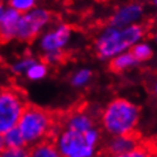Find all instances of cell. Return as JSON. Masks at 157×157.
<instances>
[{
    "label": "cell",
    "instance_id": "13",
    "mask_svg": "<svg viewBox=\"0 0 157 157\" xmlns=\"http://www.w3.org/2000/svg\"><path fill=\"white\" fill-rule=\"evenodd\" d=\"M2 139H4L5 148H22V147H28L24 138L21 133L17 126L10 129L7 131L6 133L2 134Z\"/></svg>",
    "mask_w": 157,
    "mask_h": 157
},
{
    "label": "cell",
    "instance_id": "12",
    "mask_svg": "<svg viewBox=\"0 0 157 157\" xmlns=\"http://www.w3.org/2000/svg\"><path fill=\"white\" fill-rule=\"evenodd\" d=\"M30 157H62L56 147L54 139H44L36 145L29 147Z\"/></svg>",
    "mask_w": 157,
    "mask_h": 157
},
{
    "label": "cell",
    "instance_id": "17",
    "mask_svg": "<svg viewBox=\"0 0 157 157\" xmlns=\"http://www.w3.org/2000/svg\"><path fill=\"white\" fill-rule=\"evenodd\" d=\"M46 72L47 70L43 64H33L31 67L28 68L26 74H28V78L31 80H39L46 75Z\"/></svg>",
    "mask_w": 157,
    "mask_h": 157
},
{
    "label": "cell",
    "instance_id": "25",
    "mask_svg": "<svg viewBox=\"0 0 157 157\" xmlns=\"http://www.w3.org/2000/svg\"><path fill=\"white\" fill-rule=\"evenodd\" d=\"M156 41H157V34H156Z\"/></svg>",
    "mask_w": 157,
    "mask_h": 157
},
{
    "label": "cell",
    "instance_id": "19",
    "mask_svg": "<svg viewBox=\"0 0 157 157\" xmlns=\"http://www.w3.org/2000/svg\"><path fill=\"white\" fill-rule=\"evenodd\" d=\"M91 76V72L89 70H82V71H80L78 74L75 75L73 80H72V83H73V86H83L84 83L90 78Z\"/></svg>",
    "mask_w": 157,
    "mask_h": 157
},
{
    "label": "cell",
    "instance_id": "1",
    "mask_svg": "<svg viewBox=\"0 0 157 157\" xmlns=\"http://www.w3.org/2000/svg\"><path fill=\"white\" fill-rule=\"evenodd\" d=\"M17 128L28 147L36 145L44 139H54L59 132V110L48 109L29 102Z\"/></svg>",
    "mask_w": 157,
    "mask_h": 157
},
{
    "label": "cell",
    "instance_id": "22",
    "mask_svg": "<svg viewBox=\"0 0 157 157\" xmlns=\"http://www.w3.org/2000/svg\"><path fill=\"white\" fill-rule=\"evenodd\" d=\"M154 92H155V94L157 96V83L155 84V86H154Z\"/></svg>",
    "mask_w": 157,
    "mask_h": 157
},
{
    "label": "cell",
    "instance_id": "10",
    "mask_svg": "<svg viewBox=\"0 0 157 157\" xmlns=\"http://www.w3.org/2000/svg\"><path fill=\"white\" fill-rule=\"evenodd\" d=\"M142 14V6L139 4H130L128 6L120 8L109 20L112 28H121L126 26L128 24L132 23L138 20Z\"/></svg>",
    "mask_w": 157,
    "mask_h": 157
},
{
    "label": "cell",
    "instance_id": "5",
    "mask_svg": "<svg viewBox=\"0 0 157 157\" xmlns=\"http://www.w3.org/2000/svg\"><path fill=\"white\" fill-rule=\"evenodd\" d=\"M26 92L15 84L0 88V134L17 126L29 104Z\"/></svg>",
    "mask_w": 157,
    "mask_h": 157
},
{
    "label": "cell",
    "instance_id": "15",
    "mask_svg": "<svg viewBox=\"0 0 157 157\" xmlns=\"http://www.w3.org/2000/svg\"><path fill=\"white\" fill-rule=\"evenodd\" d=\"M131 55L133 56V58L137 62H145L151 58L153 56V50L149 46H147L145 43H140V44H136L130 49L129 51Z\"/></svg>",
    "mask_w": 157,
    "mask_h": 157
},
{
    "label": "cell",
    "instance_id": "14",
    "mask_svg": "<svg viewBox=\"0 0 157 157\" xmlns=\"http://www.w3.org/2000/svg\"><path fill=\"white\" fill-rule=\"evenodd\" d=\"M134 63H137V60L133 58V56L130 52H126V54L120 55L115 57L114 59H112L108 67H109V71L113 73H121L129 66L133 65Z\"/></svg>",
    "mask_w": 157,
    "mask_h": 157
},
{
    "label": "cell",
    "instance_id": "26",
    "mask_svg": "<svg viewBox=\"0 0 157 157\" xmlns=\"http://www.w3.org/2000/svg\"><path fill=\"white\" fill-rule=\"evenodd\" d=\"M102 1H104V0H102Z\"/></svg>",
    "mask_w": 157,
    "mask_h": 157
},
{
    "label": "cell",
    "instance_id": "23",
    "mask_svg": "<svg viewBox=\"0 0 157 157\" xmlns=\"http://www.w3.org/2000/svg\"><path fill=\"white\" fill-rule=\"evenodd\" d=\"M154 4H155V5H157V0H154Z\"/></svg>",
    "mask_w": 157,
    "mask_h": 157
},
{
    "label": "cell",
    "instance_id": "18",
    "mask_svg": "<svg viewBox=\"0 0 157 157\" xmlns=\"http://www.w3.org/2000/svg\"><path fill=\"white\" fill-rule=\"evenodd\" d=\"M36 0H10V8L15 9L17 12L24 13L33 7Z\"/></svg>",
    "mask_w": 157,
    "mask_h": 157
},
{
    "label": "cell",
    "instance_id": "2",
    "mask_svg": "<svg viewBox=\"0 0 157 157\" xmlns=\"http://www.w3.org/2000/svg\"><path fill=\"white\" fill-rule=\"evenodd\" d=\"M140 107L123 98H116L100 113V126L109 137L121 136L137 130Z\"/></svg>",
    "mask_w": 157,
    "mask_h": 157
},
{
    "label": "cell",
    "instance_id": "7",
    "mask_svg": "<svg viewBox=\"0 0 157 157\" xmlns=\"http://www.w3.org/2000/svg\"><path fill=\"white\" fill-rule=\"evenodd\" d=\"M142 140L144 137L139 130H134L132 132L121 136L109 137L106 140H102L96 157H110L128 153L138 147Z\"/></svg>",
    "mask_w": 157,
    "mask_h": 157
},
{
    "label": "cell",
    "instance_id": "16",
    "mask_svg": "<svg viewBox=\"0 0 157 157\" xmlns=\"http://www.w3.org/2000/svg\"><path fill=\"white\" fill-rule=\"evenodd\" d=\"M0 157H30L29 147L22 148H4L0 153Z\"/></svg>",
    "mask_w": 157,
    "mask_h": 157
},
{
    "label": "cell",
    "instance_id": "3",
    "mask_svg": "<svg viewBox=\"0 0 157 157\" xmlns=\"http://www.w3.org/2000/svg\"><path fill=\"white\" fill-rule=\"evenodd\" d=\"M101 126L86 132L62 129L55 138L56 147L62 157H96L102 142Z\"/></svg>",
    "mask_w": 157,
    "mask_h": 157
},
{
    "label": "cell",
    "instance_id": "8",
    "mask_svg": "<svg viewBox=\"0 0 157 157\" xmlns=\"http://www.w3.org/2000/svg\"><path fill=\"white\" fill-rule=\"evenodd\" d=\"M21 13L7 8L0 17V43H7L10 40L15 39L16 26L21 18Z\"/></svg>",
    "mask_w": 157,
    "mask_h": 157
},
{
    "label": "cell",
    "instance_id": "6",
    "mask_svg": "<svg viewBox=\"0 0 157 157\" xmlns=\"http://www.w3.org/2000/svg\"><path fill=\"white\" fill-rule=\"evenodd\" d=\"M52 14L46 9H34L32 12L21 16L16 26L15 39L32 42L38 36L40 29L51 20Z\"/></svg>",
    "mask_w": 157,
    "mask_h": 157
},
{
    "label": "cell",
    "instance_id": "24",
    "mask_svg": "<svg viewBox=\"0 0 157 157\" xmlns=\"http://www.w3.org/2000/svg\"><path fill=\"white\" fill-rule=\"evenodd\" d=\"M155 139H156V142H157V136H156V137H155Z\"/></svg>",
    "mask_w": 157,
    "mask_h": 157
},
{
    "label": "cell",
    "instance_id": "20",
    "mask_svg": "<svg viewBox=\"0 0 157 157\" xmlns=\"http://www.w3.org/2000/svg\"><path fill=\"white\" fill-rule=\"evenodd\" d=\"M33 64H36V62L32 58H25L23 60H21L18 63H16L14 66H13V71L16 72V73H21V72H26L29 67H31Z\"/></svg>",
    "mask_w": 157,
    "mask_h": 157
},
{
    "label": "cell",
    "instance_id": "21",
    "mask_svg": "<svg viewBox=\"0 0 157 157\" xmlns=\"http://www.w3.org/2000/svg\"><path fill=\"white\" fill-rule=\"evenodd\" d=\"M4 148H5L4 139H2V134H0V153L4 150Z\"/></svg>",
    "mask_w": 157,
    "mask_h": 157
},
{
    "label": "cell",
    "instance_id": "9",
    "mask_svg": "<svg viewBox=\"0 0 157 157\" xmlns=\"http://www.w3.org/2000/svg\"><path fill=\"white\" fill-rule=\"evenodd\" d=\"M70 34H71V28L68 25H62L43 36L41 41V47L46 52L60 50V48L68 40Z\"/></svg>",
    "mask_w": 157,
    "mask_h": 157
},
{
    "label": "cell",
    "instance_id": "4",
    "mask_svg": "<svg viewBox=\"0 0 157 157\" xmlns=\"http://www.w3.org/2000/svg\"><path fill=\"white\" fill-rule=\"evenodd\" d=\"M146 31L147 26L145 24H134L123 30L110 26L102 32L96 41L97 54L100 58H107L118 54L137 42L144 36Z\"/></svg>",
    "mask_w": 157,
    "mask_h": 157
},
{
    "label": "cell",
    "instance_id": "11",
    "mask_svg": "<svg viewBox=\"0 0 157 157\" xmlns=\"http://www.w3.org/2000/svg\"><path fill=\"white\" fill-rule=\"evenodd\" d=\"M157 156V142L155 137L144 138L141 144L134 149L128 153L115 155L110 157H156Z\"/></svg>",
    "mask_w": 157,
    "mask_h": 157
}]
</instances>
